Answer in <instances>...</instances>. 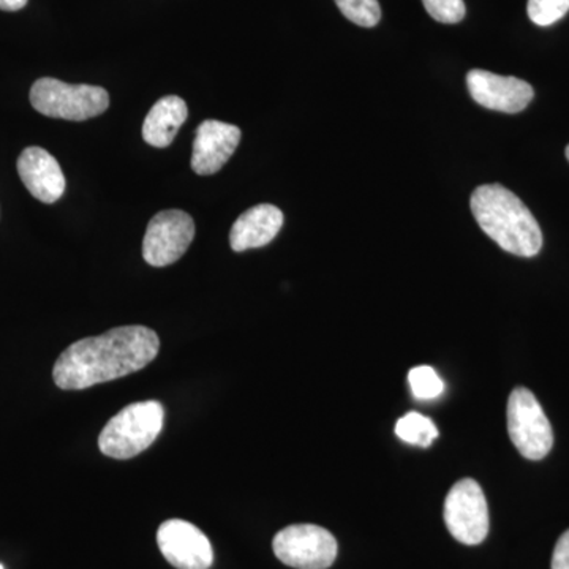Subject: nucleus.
<instances>
[{
	"label": "nucleus",
	"mask_w": 569,
	"mask_h": 569,
	"mask_svg": "<svg viewBox=\"0 0 569 569\" xmlns=\"http://www.w3.org/2000/svg\"><path fill=\"white\" fill-rule=\"evenodd\" d=\"M159 348V336L152 329L121 326L67 348L56 361L52 378L66 391L96 387L144 369Z\"/></svg>",
	"instance_id": "obj_1"
},
{
	"label": "nucleus",
	"mask_w": 569,
	"mask_h": 569,
	"mask_svg": "<svg viewBox=\"0 0 569 569\" xmlns=\"http://www.w3.org/2000/svg\"><path fill=\"white\" fill-rule=\"evenodd\" d=\"M164 410L156 400L132 403L110 419L99 437L104 456L126 460L146 451L163 429Z\"/></svg>",
	"instance_id": "obj_3"
},
{
	"label": "nucleus",
	"mask_w": 569,
	"mask_h": 569,
	"mask_svg": "<svg viewBox=\"0 0 569 569\" xmlns=\"http://www.w3.org/2000/svg\"><path fill=\"white\" fill-rule=\"evenodd\" d=\"M277 559L296 569H328L337 557V541L323 527L298 523L280 530L272 541Z\"/></svg>",
	"instance_id": "obj_7"
},
{
	"label": "nucleus",
	"mask_w": 569,
	"mask_h": 569,
	"mask_svg": "<svg viewBox=\"0 0 569 569\" xmlns=\"http://www.w3.org/2000/svg\"><path fill=\"white\" fill-rule=\"evenodd\" d=\"M569 11V0H529L527 13L537 26H552Z\"/></svg>",
	"instance_id": "obj_18"
},
{
	"label": "nucleus",
	"mask_w": 569,
	"mask_h": 569,
	"mask_svg": "<svg viewBox=\"0 0 569 569\" xmlns=\"http://www.w3.org/2000/svg\"><path fill=\"white\" fill-rule=\"evenodd\" d=\"M31 103L40 114L66 121H88L110 107V93L99 86L67 84L54 78L33 82Z\"/></svg>",
	"instance_id": "obj_4"
},
{
	"label": "nucleus",
	"mask_w": 569,
	"mask_h": 569,
	"mask_svg": "<svg viewBox=\"0 0 569 569\" xmlns=\"http://www.w3.org/2000/svg\"><path fill=\"white\" fill-rule=\"evenodd\" d=\"M508 433L526 459L541 460L553 445L552 426L537 397L527 388H516L508 400Z\"/></svg>",
	"instance_id": "obj_5"
},
{
	"label": "nucleus",
	"mask_w": 569,
	"mask_h": 569,
	"mask_svg": "<svg viewBox=\"0 0 569 569\" xmlns=\"http://www.w3.org/2000/svg\"><path fill=\"white\" fill-rule=\"evenodd\" d=\"M408 383H410L413 396L419 400L436 399L445 391L443 380L430 366L413 367L408 373Z\"/></svg>",
	"instance_id": "obj_16"
},
{
	"label": "nucleus",
	"mask_w": 569,
	"mask_h": 569,
	"mask_svg": "<svg viewBox=\"0 0 569 569\" xmlns=\"http://www.w3.org/2000/svg\"><path fill=\"white\" fill-rule=\"evenodd\" d=\"M187 118H189V108L181 97H163L146 116L142 123V138L152 148H168L174 141L176 134Z\"/></svg>",
	"instance_id": "obj_14"
},
{
	"label": "nucleus",
	"mask_w": 569,
	"mask_h": 569,
	"mask_svg": "<svg viewBox=\"0 0 569 569\" xmlns=\"http://www.w3.org/2000/svg\"><path fill=\"white\" fill-rule=\"evenodd\" d=\"M445 523L452 538L467 546L481 545L489 533V508L475 479H460L445 500Z\"/></svg>",
	"instance_id": "obj_6"
},
{
	"label": "nucleus",
	"mask_w": 569,
	"mask_h": 569,
	"mask_svg": "<svg viewBox=\"0 0 569 569\" xmlns=\"http://www.w3.org/2000/svg\"><path fill=\"white\" fill-rule=\"evenodd\" d=\"M241 142V130L231 123L204 121L193 141L192 170L200 176L219 173Z\"/></svg>",
	"instance_id": "obj_11"
},
{
	"label": "nucleus",
	"mask_w": 569,
	"mask_h": 569,
	"mask_svg": "<svg viewBox=\"0 0 569 569\" xmlns=\"http://www.w3.org/2000/svg\"><path fill=\"white\" fill-rule=\"evenodd\" d=\"M0 569H3L2 565H0Z\"/></svg>",
	"instance_id": "obj_23"
},
{
	"label": "nucleus",
	"mask_w": 569,
	"mask_h": 569,
	"mask_svg": "<svg viewBox=\"0 0 569 569\" xmlns=\"http://www.w3.org/2000/svg\"><path fill=\"white\" fill-rule=\"evenodd\" d=\"M18 173L26 189L41 203L52 204L66 192V176L61 164L41 148H28L18 159Z\"/></svg>",
	"instance_id": "obj_12"
},
{
	"label": "nucleus",
	"mask_w": 569,
	"mask_h": 569,
	"mask_svg": "<svg viewBox=\"0 0 569 569\" xmlns=\"http://www.w3.org/2000/svg\"><path fill=\"white\" fill-rule=\"evenodd\" d=\"M552 569H569V530L557 541L552 556Z\"/></svg>",
	"instance_id": "obj_20"
},
{
	"label": "nucleus",
	"mask_w": 569,
	"mask_h": 569,
	"mask_svg": "<svg viewBox=\"0 0 569 569\" xmlns=\"http://www.w3.org/2000/svg\"><path fill=\"white\" fill-rule=\"evenodd\" d=\"M567 159H568V162H569V144H568V148H567Z\"/></svg>",
	"instance_id": "obj_22"
},
{
	"label": "nucleus",
	"mask_w": 569,
	"mask_h": 569,
	"mask_svg": "<svg viewBox=\"0 0 569 569\" xmlns=\"http://www.w3.org/2000/svg\"><path fill=\"white\" fill-rule=\"evenodd\" d=\"M343 17L361 28H376L381 20L378 0H336Z\"/></svg>",
	"instance_id": "obj_17"
},
{
	"label": "nucleus",
	"mask_w": 569,
	"mask_h": 569,
	"mask_svg": "<svg viewBox=\"0 0 569 569\" xmlns=\"http://www.w3.org/2000/svg\"><path fill=\"white\" fill-rule=\"evenodd\" d=\"M283 212L274 204H258L241 213L230 231L234 252L268 246L282 230Z\"/></svg>",
	"instance_id": "obj_13"
},
{
	"label": "nucleus",
	"mask_w": 569,
	"mask_h": 569,
	"mask_svg": "<svg viewBox=\"0 0 569 569\" xmlns=\"http://www.w3.org/2000/svg\"><path fill=\"white\" fill-rule=\"evenodd\" d=\"M425 9L433 20L443 24H458L466 18L463 0H422Z\"/></svg>",
	"instance_id": "obj_19"
},
{
	"label": "nucleus",
	"mask_w": 569,
	"mask_h": 569,
	"mask_svg": "<svg viewBox=\"0 0 569 569\" xmlns=\"http://www.w3.org/2000/svg\"><path fill=\"white\" fill-rule=\"evenodd\" d=\"M396 436L406 443L427 448L438 437V429L429 418L422 417L417 411H411L397 421Z\"/></svg>",
	"instance_id": "obj_15"
},
{
	"label": "nucleus",
	"mask_w": 569,
	"mask_h": 569,
	"mask_svg": "<svg viewBox=\"0 0 569 569\" xmlns=\"http://www.w3.org/2000/svg\"><path fill=\"white\" fill-rule=\"evenodd\" d=\"M470 206L481 230L505 252L530 258L541 250V228L511 190L500 183L478 187L471 194Z\"/></svg>",
	"instance_id": "obj_2"
},
{
	"label": "nucleus",
	"mask_w": 569,
	"mask_h": 569,
	"mask_svg": "<svg viewBox=\"0 0 569 569\" xmlns=\"http://www.w3.org/2000/svg\"><path fill=\"white\" fill-rule=\"evenodd\" d=\"M467 86L475 102L488 110L508 114L526 110L535 97L529 82L486 70L468 71Z\"/></svg>",
	"instance_id": "obj_10"
},
{
	"label": "nucleus",
	"mask_w": 569,
	"mask_h": 569,
	"mask_svg": "<svg viewBox=\"0 0 569 569\" xmlns=\"http://www.w3.org/2000/svg\"><path fill=\"white\" fill-rule=\"evenodd\" d=\"M194 238V222L189 213L171 209L162 211L149 222L142 241V257L153 268L176 263Z\"/></svg>",
	"instance_id": "obj_8"
},
{
	"label": "nucleus",
	"mask_w": 569,
	"mask_h": 569,
	"mask_svg": "<svg viewBox=\"0 0 569 569\" xmlns=\"http://www.w3.org/2000/svg\"><path fill=\"white\" fill-rule=\"evenodd\" d=\"M157 542L164 559L178 569H209L213 561L211 542L193 523L181 519L163 522Z\"/></svg>",
	"instance_id": "obj_9"
},
{
	"label": "nucleus",
	"mask_w": 569,
	"mask_h": 569,
	"mask_svg": "<svg viewBox=\"0 0 569 569\" xmlns=\"http://www.w3.org/2000/svg\"><path fill=\"white\" fill-rule=\"evenodd\" d=\"M28 6V0H0V10L18 11Z\"/></svg>",
	"instance_id": "obj_21"
}]
</instances>
